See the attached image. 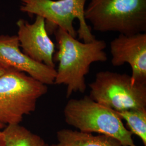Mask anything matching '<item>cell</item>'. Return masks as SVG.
<instances>
[{"instance_id":"obj_1","label":"cell","mask_w":146,"mask_h":146,"mask_svg":"<svg viewBox=\"0 0 146 146\" xmlns=\"http://www.w3.org/2000/svg\"><path fill=\"white\" fill-rule=\"evenodd\" d=\"M53 33L58 48L54 61L58 63L54 84L66 86L67 98L73 93H84L87 88L86 76L91 64L107 60L104 51L106 43L97 39L88 43L81 42L60 28H56Z\"/></svg>"},{"instance_id":"obj_4","label":"cell","mask_w":146,"mask_h":146,"mask_svg":"<svg viewBox=\"0 0 146 146\" xmlns=\"http://www.w3.org/2000/svg\"><path fill=\"white\" fill-rule=\"evenodd\" d=\"M48 92V86L25 73L8 70L0 75V123L20 124L34 112L38 100Z\"/></svg>"},{"instance_id":"obj_12","label":"cell","mask_w":146,"mask_h":146,"mask_svg":"<svg viewBox=\"0 0 146 146\" xmlns=\"http://www.w3.org/2000/svg\"><path fill=\"white\" fill-rule=\"evenodd\" d=\"M121 120L127 122L131 133L137 136L146 146V109L127 110L116 111Z\"/></svg>"},{"instance_id":"obj_5","label":"cell","mask_w":146,"mask_h":146,"mask_svg":"<svg viewBox=\"0 0 146 146\" xmlns=\"http://www.w3.org/2000/svg\"><path fill=\"white\" fill-rule=\"evenodd\" d=\"M87 1L21 0L20 10L44 18L48 34L60 28L74 37L78 35L80 40L88 43L96 38L84 18Z\"/></svg>"},{"instance_id":"obj_8","label":"cell","mask_w":146,"mask_h":146,"mask_svg":"<svg viewBox=\"0 0 146 146\" xmlns=\"http://www.w3.org/2000/svg\"><path fill=\"white\" fill-rule=\"evenodd\" d=\"M16 25L18 28L16 36L22 52L34 61L55 68L54 61L55 46L49 36L44 19L36 16L33 23L20 19Z\"/></svg>"},{"instance_id":"obj_7","label":"cell","mask_w":146,"mask_h":146,"mask_svg":"<svg viewBox=\"0 0 146 146\" xmlns=\"http://www.w3.org/2000/svg\"><path fill=\"white\" fill-rule=\"evenodd\" d=\"M0 67L25 73L46 85L54 84L55 68L38 62L21 50L16 35H0Z\"/></svg>"},{"instance_id":"obj_6","label":"cell","mask_w":146,"mask_h":146,"mask_svg":"<svg viewBox=\"0 0 146 146\" xmlns=\"http://www.w3.org/2000/svg\"><path fill=\"white\" fill-rule=\"evenodd\" d=\"M89 87L91 99L116 111L146 109V83L127 74L100 72Z\"/></svg>"},{"instance_id":"obj_11","label":"cell","mask_w":146,"mask_h":146,"mask_svg":"<svg viewBox=\"0 0 146 146\" xmlns=\"http://www.w3.org/2000/svg\"><path fill=\"white\" fill-rule=\"evenodd\" d=\"M5 146H48L41 137L23 125H6L2 130Z\"/></svg>"},{"instance_id":"obj_9","label":"cell","mask_w":146,"mask_h":146,"mask_svg":"<svg viewBox=\"0 0 146 146\" xmlns=\"http://www.w3.org/2000/svg\"><path fill=\"white\" fill-rule=\"evenodd\" d=\"M110 49L113 66L129 64L132 79L135 82L146 83V33L119 34L110 42Z\"/></svg>"},{"instance_id":"obj_13","label":"cell","mask_w":146,"mask_h":146,"mask_svg":"<svg viewBox=\"0 0 146 146\" xmlns=\"http://www.w3.org/2000/svg\"><path fill=\"white\" fill-rule=\"evenodd\" d=\"M0 146H5L4 136L2 131H0Z\"/></svg>"},{"instance_id":"obj_2","label":"cell","mask_w":146,"mask_h":146,"mask_svg":"<svg viewBox=\"0 0 146 146\" xmlns=\"http://www.w3.org/2000/svg\"><path fill=\"white\" fill-rule=\"evenodd\" d=\"M63 115L66 122L80 131L110 136L125 146H137L133 134L115 110L100 104L89 96L69 100Z\"/></svg>"},{"instance_id":"obj_14","label":"cell","mask_w":146,"mask_h":146,"mask_svg":"<svg viewBox=\"0 0 146 146\" xmlns=\"http://www.w3.org/2000/svg\"><path fill=\"white\" fill-rule=\"evenodd\" d=\"M7 70H7V69H5V68H2V67H0V75H2L3 74L5 73Z\"/></svg>"},{"instance_id":"obj_15","label":"cell","mask_w":146,"mask_h":146,"mask_svg":"<svg viewBox=\"0 0 146 146\" xmlns=\"http://www.w3.org/2000/svg\"><path fill=\"white\" fill-rule=\"evenodd\" d=\"M5 128V125H3L2 123H0V131H2V129Z\"/></svg>"},{"instance_id":"obj_10","label":"cell","mask_w":146,"mask_h":146,"mask_svg":"<svg viewBox=\"0 0 146 146\" xmlns=\"http://www.w3.org/2000/svg\"><path fill=\"white\" fill-rule=\"evenodd\" d=\"M58 142L50 146H126L115 138L102 134L94 135L69 129H62L56 133Z\"/></svg>"},{"instance_id":"obj_3","label":"cell","mask_w":146,"mask_h":146,"mask_svg":"<svg viewBox=\"0 0 146 146\" xmlns=\"http://www.w3.org/2000/svg\"><path fill=\"white\" fill-rule=\"evenodd\" d=\"M84 18L95 31L132 35L146 31V0H89Z\"/></svg>"}]
</instances>
